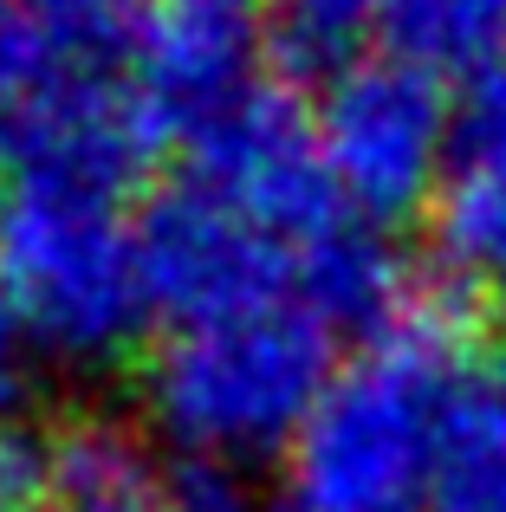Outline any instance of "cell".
<instances>
[{
    "mask_svg": "<svg viewBox=\"0 0 506 512\" xmlns=\"http://www.w3.org/2000/svg\"><path fill=\"white\" fill-rule=\"evenodd\" d=\"M169 512H253L247 474L228 467V461L176 454V461H169Z\"/></svg>",
    "mask_w": 506,
    "mask_h": 512,
    "instance_id": "16",
    "label": "cell"
},
{
    "mask_svg": "<svg viewBox=\"0 0 506 512\" xmlns=\"http://www.w3.org/2000/svg\"><path fill=\"white\" fill-rule=\"evenodd\" d=\"M137 247L150 305L169 312L176 325L247 305L299 299V253L253 227L241 208L208 195L202 182H176L137 214Z\"/></svg>",
    "mask_w": 506,
    "mask_h": 512,
    "instance_id": "6",
    "label": "cell"
},
{
    "mask_svg": "<svg viewBox=\"0 0 506 512\" xmlns=\"http://www.w3.org/2000/svg\"><path fill=\"white\" fill-rule=\"evenodd\" d=\"M0 292L13 299L26 338L65 363L130 350L156 312L124 201L26 175L0 201Z\"/></svg>",
    "mask_w": 506,
    "mask_h": 512,
    "instance_id": "3",
    "label": "cell"
},
{
    "mask_svg": "<svg viewBox=\"0 0 506 512\" xmlns=\"http://www.w3.org/2000/svg\"><path fill=\"white\" fill-rule=\"evenodd\" d=\"M26 325H20V312H13V299L0 292V402L20 389V370H26Z\"/></svg>",
    "mask_w": 506,
    "mask_h": 512,
    "instance_id": "18",
    "label": "cell"
},
{
    "mask_svg": "<svg viewBox=\"0 0 506 512\" xmlns=\"http://www.w3.org/2000/svg\"><path fill=\"white\" fill-rule=\"evenodd\" d=\"M0 201H7V137H0Z\"/></svg>",
    "mask_w": 506,
    "mask_h": 512,
    "instance_id": "19",
    "label": "cell"
},
{
    "mask_svg": "<svg viewBox=\"0 0 506 512\" xmlns=\"http://www.w3.org/2000/svg\"><path fill=\"white\" fill-rule=\"evenodd\" d=\"M435 247L455 279L506 286V130H455L435 188Z\"/></svg>",
    "mask_w": 506,
    "mask_h": 512,
    "instance_id": "10",
    "label": "cell"
},
{
    "mask_svg": "<svg viewBox=\"0 0 506 512\" xmlns=\"http://www.w3.org/2000/svg\"><path fill=\"white\" fill-rule=\"evenodd\" d=\"M52 506L59 512H169V461L150 428L85 409L52 428Z\"/></svg>",
    "mask_w": 506,
    "mask_h": 512,
    "instance_id": "9",
    "label": "cell"
},
{
    "mask_svg": "<svg viewBox=\"0 0 506 512\" xmlns=\"http://www.w3.org/2000/svg\"><path fill=\"white\" fill-rule=\"evenodd\" d=\"M383 26H390V46L429 72L442 65L474 72L506 52V0H390Z\"/></svg>",
    "mask_w": 506,
    "mask_h": 512,
    "instance_id": "11",
    "label": "cell"
},
{
    "mask_svg": "<svg viewBox=\"0 0 506 512\" xmlns=\"http://www.w3.org/2000/svg\"><path fill=\"white\" fill-rule=\"evenodd\" d=\"M72 72V65L52 52V39L33 26V13L20 7V0H0V111H26V104L39 98L46 85H59V78Z\"/></svg>",
    "mask_w": 506,
    "mask_h": 512,
    "instance_id": "13",
    "label": "cell"
},
{
    "mask_svg": "<svg viewBox=\"0 0 506 512\" xmlns=\"http://www.w3.org/2000/svg\"><path fill=\"white\" fill-rule=\"evenodd\" d=\"M461 286L416 279L409 305L364 338L286 441L292 512H409L442 474V396L468 357Z\"/></svg>",
    "mask_w": 506,
    "mask_h": 512,
    "instance_id": "1",
    "label": "cell"
},
{
    "mask_svg": "<svg viewBox=\"0 0 506 512\" xmlns=\"http://www.w3.org/2000/svg\"><path fill=\"white\" fill-rule=\"evenodd\" d=\"M273 39V0H150L130 46L137 59L130 85L163 137H189L266 85Z\"/></svg>",
    "mask_w": 506,
    "mask_h": 512,
    "instance_id": "7",
    "label": "cell"
},
{
    "mask_svg": "<svg viewBox=\"0 0 506 512\" xmlns=\"http://www.w3.org/2000/svg\"><path fill=\"white\" fill-rule=\"evenodd\" d=\"M312 137L338 201L357 208V221L383 227L435 201L455 156V104L442 72L409 52H344L325 72Z\"/></svg>",
    "mask_w": 506,
    "mask_h": 512,
    "instance_id": "4",
    "label": "cell"
},
{
    "mask_svg": "<svg viewBox=\"0 0 506 512\" xmlns=\"http://www.w3.org/2000/svg\"><path fill=\"white\" fill-rule=\"evenodd\" d=\"M383 7H390V0H273L279 46H286L292 59L338 65L344 39H351L364 20H383Z\"/></svg>",
    "mask_w": 506,
    "mask_h": 512,
    "instance_id": "14",
    "label": "cell"
},
{
    "mask_svg": "<svg viewBox=\"0 0 506 512\" xmlns=\"http://www.w3.org/2000/svg\"><path fill=\"white\" fill-rule=\"evenodd\" d=\"M0 512H59L52 506V428L0 415Z\"/></svg>",
    "mask_w": 506,
    "mask_h": 512,
    "instance_id": "15",
    "label": "cell"
},
{
    "mask_svg": "<svg viewBox=\"0 0 506 512\" xmlns=\"http://www.w3.org/2000/svg\"><path fill=\"white\" fill-rule=\"evenodd\" d=\"M429 512H506V454L442 461L429 493Z\"/></svg>",
    "mask_w": 506,
    "mask_h": 512,
    "instance_id": "17",
    "label": "cell"
},
{
    "mask_svg": "<svg viewBox=\"0 0 506 512\" xmlns=\"http://www.w3.org/2000/svg\"><path fill=\"white\" fill-rule=\"evenodd\" d=\"M156 117L143 111L137 85L111 72H65L46 85L26 111H13V156L26 182H59V188H91V195H130L150 169Z\"/></svg>",
    "mask_w": 506,
    "mask_h": 512,
    "instance_id": "8",
    "label": "cell"
},
{
    "mask_svg": "<svg viewBox=\"0 0 506 512\" xmlns=\"http://www.w3.org/2000/svg\"><path fill=\"white\" fill-rule=\"evenodd\" d=\"M72 72H111L124 46H137L150 0H20Z\"/></svg>",
    "mask_w": 506,
    "mask_h": 512,
    "instance_id": "12",
    "label": "cell"
},
{
    "mask_svg": "<svg viewBox=\"0 0 506 512\" xmlns=\"http://www.w3.org/2000/svg\"><path fill=\"white\" fill-rule=\"evenodd\" d=\"M338 331L305 299L169 325L143 363V415L176 454L247 467L286 448L338 370Z\"/></svg>",
    "mask_w": 506,
    "mask_h": 512,
    "instance_id": "2",
    "label": "cell"
},
{
    "mask_svg": "<svg viewBox=\"0 0 506 512\" xmlns=\"http://www.w3.org/2000/svg\"><path fill=\"white\" fill-rule=\"evenodd\" d=\"M182 150H189V182H202L208 195L241 208L253 227L286 240L292 253H305L312 240L351 221V208L338 201V188L325 175L305 111L273 78L260 91H247L241 104H228L221 117H208L202 130H189Z\"/></svg>",
    "mask_w": 506,
    "mask_h": 512,
    "instance_id": "5",
    "label": "cell"
}]
</instances>
